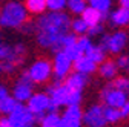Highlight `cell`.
<instances>
[{
	"label": "cell",
	"instance_id": "cell-1",
	"mask_svg": "<svg viewBox=\"0 0 129 127\" xmlns=\"http://www.w3.org/2000/svg\"><path fill=\"white\" fill-rule=\"evenodd\" d=\"M37 41L42 47H51L69 31V17L64 12H46L36 20Z\"/></svg>",
	"mask_w": 129,
	"mask_h": 127
},
{
	"label": "cell",
	"instance_id": "cell-2",
	"mask_svg": "<svg viewBox=\"0 0 129 127\" xmlns=\"http://www.w3.org/2000/svg\"><path fill=\"white\" fill-rule=\"evenodd\" d=\"M28 22V11L23 3L11 0L0 8V26L20 29Z\"/></svg>",
	"mask_w": 129,
	"mask_h": 127
},
{
	"label": "cell",
	"instance_id": "cell-3",
	"mask_svg": "<svg viewBox=\"0 0 129 127\" xmlns=\"http://www.w3.org/2000/svg\"><path fill=\"white\" fill-rule=\"evenodd\" d=\"M8 121L12 127H34V124L37 122L34 113L22 103H17L15 109L8 115Z\"/></svg>",
	"mask_w": 129,
	"mask_h": 127
},
{
	"label": "cell",
	"instance_id": "cell-4",
	"mask_svg": "<svg viewBox=\"0 0 129 127\" xmlns=\"http://www.w3.org/2000/svg\"><path fill=\"white\" fill-rule=\"evenodd\" d=\"M26 72H28L29 78L32 80L34 84H42V83L49 80V77L52 74V66H51V63L48 60L40 58L36 63H32Z\"/></svg>",
	"mask_w": 129,
	"mask_h": 127
},
{
	"label": "cell",
	"instance_id": "cell-5",
	"mask_svg": "<svg viewBox=\"0 0 129 127\" xmlns=\"http://www.w3.org/2000/svg\"><path fill=\"white\" fill-rule=\"evenodd\" d=\"M26 107L34 113L37 122L45 116V113L48 112V107H49V97L43 92L39 93H32V97L26 101Z\"/></svg>",
	"mask_w": 129,
	"mask_h": 127
},
{
	"label": "cell",
	"instance_id": "cell-6",
	"mask_svg": "<svg viewBox=\"0 0 129 127\" xmlns=\"http://www.w3.org/2000/svg\"><path fill=\"white\" fill-rule=\"evenodd\" d=\"M100 100H102L108 107L120 109V107L127 101V93L114 89L111 84H106V87H103L102 92H100Z\"/></svg>",
	"mask_w": 129,
	"mask_h": 127
},
{
	"label": "cell",
	"instance_id": "cell-7",
	"mask_svg": "<svg viewBox=\"0 0 129 127\" xmlns=\"http://www.w3.org/2000/svg\"><path fill=\"white\" fill-rule=\"evenodd\" d=\"M83 124L86 127H106L105 119V106L94 104L83 113Z\"/></svg>",
	"mask_w": 129,
	"mask_h": 127
},
{
	"label": "cell",
	"instance_id": "cell-8",
	"mask_svg": "<svg viewBox=\"0 0 129 127\" xmlns=\"http://www.w3.org/2000/svg\"><path fill=\"white\" fill-rule=\"evenodd\" d=\"M72 68V61L68 58V55L64 52H58L55 54V60H54V68H52V74H54V83H63V80L66 78L69 69Z\"/></svg>",
	"mask_w": 129,
	"mask_h": 127
},
{
	"label": "cell",
	"instance_id": "cell-9",
	"mask_svg": "<svg viewBox=\"0 0 129 127\" xmlns=\"http://www.w3.org/2000/svg\"><path fill=\"white\" fill-rule=\"evenodd\" d=\"M83 112L80 106H68L60 119V127H82Z\"/></svg>",
	"mask_w": 129,
	"mask_h": 127
},
{
	"label": "cell",
	"instance_id": "cell-10",
	"mask_svg": "<svg viewBox=\"0 0 129 127\" xmlns=\"http://www.w3.org/2000/svg\"><path fill=\"white\" fill-rule=\"evenodd\" d=\"M86 83H88V75L80 74V72H75V74L66 77L63 81V84L69 90H82L86 86Z\"/></svg>",
	"mask_w": 129,
	"mask_h": 127
},
{
	"label": "cell",
	"instance_id": "cell-11",
	"mask_svg": "<svg viewBox=\"0 0 129 127\" xmlns=\"http://www.w3.org/2000/svg\"><path fill=\"white\" fill-rule=\"evenodd\" d=\"M32 87L34 86H28V84H23V83H15L14 89H12V98L17 101V103H25L28 101L31 97H32Z\"/></svg>",
	"mask_w": 129,
	"mask_h": 127
},
{
	"label": "cell",
	"instance_id": "cell-12",
	"mask_svg": "<svg viewBox=\"0 0 129 127\" xmlns=\"http://www.w3.org/2000/svg\"><path fill=\"white\" fill-rule=\"evenodd\" d=\"M74 69H75V72H80V74L88 75V74L95 72L97 66H95V63L92 60H89L86 55H82V57H78L74 61Z\"/></svg>",
	"mask_w": 129,
	"mask_h": 127
},
{
	"label": "cell",
	"instance_id": "cell-13",
	"mask_svg": "<svg viewBox=\"0 0 129 127\" xmlns=\"http://www.w3.org/2000/svg\"><path fill=\"white\" fill-rule=\"evenodd\" d=\"M126 40H127V35H126L124 31H118V32H115L114 35H111V38H109V49L108 51H111L112 54H118L124 47Z\"/></svg>",
	"mask_w": 129,
	"mask_h": 127
},
{
	"label": "cell",
	"instance_id": "cell-14",
	"mask_svg": "<svg viewBox=\"0 0 129 127\" xmlns=\"http://www.w3.org/2000/svg\"><path fill=\"white\" fill-rule=\"evenodd\" d=\"M82 15H83L82 20H83L89 28L99 25L100 20H102V14L97 11V9H94V8H85V11L82 12Z\"/></svg>",
	"mask_w": 129,
	"mask_h": 127
},
{
	"label": "cell",
	"instance_id": "cell-15",
	"mask_svg": "<svg viewBox=\"0 0 129 127\" xmlns=\"http://www.w3.org/2000/svg\"><path fill=\"white\" fill-rule=\"evenodd\" d=\"M129 23V9L120 8L111 15V25L112 26H124Z\"/></svg>",
	"mask_w": 129,
	"mask_h": 127
},
{
	"label": "cell",
	"instance_id": "cell-16",
	"mask_svg": "<svg viewBox=\"0 0 129 127\" xmlns=\"http://www.w3.org/2000/svg\"><path fill=\"white\" fill-rule=\"evenodd\" d=\"M28 14H43L46 9V0H25Z\"/></svg>",
	"mask_w": 129,
	"mask_h": 127
},
{
	"label": "cell",
	"instance_id": "cell-17",
	"mask_svg": "<svg viewBox=\"0 0 129 127\" xmlns=\"http://www.w3.org/2000/svg\"><path fill=\"white\" fill-rule=\"evenodd\" d=\"M60 119H61V116L57 112L55 113L48 112L39 122H40V127H60Z\"/></svg>",
	"mask_w": 129,
	"mask_h": 127
},
{
	"label": "cell",
	"instance_id": "cell-18",
	"mask_svg": "<svg viewBox=\"0 0 129 127\" xmlns=\"http://www.w3.org/2000/svg\"><path fill=\"white\" fill-rule=\"evenodd\" d=\"M99 72H100V75L103 78H114L117 75V65H115L114 61L108 60V61H105L103 65L100 66Z\"/></svg>",
	"mask_w": 129,
	"mask_h": 127
},
{
	"label": "cell",
	"instance_id": "cell-19",
	"mask_svg": "<svg viewBox=\"0 0 129 127\" xmlns=\"http://www.w3.org/2000/svg\"><path fill=\"white\" fill-rule=\"evenodd\" d=\"M15 106H17V101L12 98V95H8L6 98H3L2 101H0V113H5L8 116L15 109Z\"/></svg>",
	"mask_w": 129,
	"mask_h": 127
},
{
	"label": "cell",
	"instance_id": "cell-20",
	"mask_svg": "<svg viewBox=\"0 0 129 127\" xmlns=\"http://www.w3.org/2000/svg\"><path fill=\"white\" fill-rule=\"evenodd\" d=\"M105 119L109 124H115L121 119V113H120V109L115 107H108L105 106Z\"/></svg>",
	"mask_w": 129,
	"mask_h": 127
},
{
	"label": "cell",
	"instance_id": "cell-21",
	"mask_svg": "<svg viewBox=\"0 0 129 127\" xmlns=\"http://www.w3.org/2000/svg\"><path fill=\"white\" fill-rule=\"evenodd\" d=\"M86 57H88L89 60H92L95 65H97V63H102V61H103V58H105V52L100 49L99 46H92V44H91V47L86 51Z\"/></svg>",
	"mask_w": 129,
	"mask_h": 127
},
{
	"label": "cell",
	"instance_id": "cell-22",
	"mask_svg": "<svg viewBox=\"0 0 129 127\" xmlns=\"http://www.w3.org/2000/svg\"><path fill=\"white\" fill-rule=\"evenodd\" d=\"M20 65L15 63L14 60H0V75H8L12 74Z\"/></svg>",
	"mask_w": 129,
	"mask_h": 127
},
{
	"label": "cell",
	"instance_id": "cell-23",
	"mask_svg": "<svg viewBox=\"0 0 129 127\" xmlns=\"http://www.w3.org/2000/svg\"><path fill=\"white\" fill-rule=\"evenodd\" d=\"M114 89H117V90H121V92H124V93H129V78H124V77H118V78H115L112 83H109Z\"/></svg>",
	"mask_w": 129,
	"mask_h": 127
},
{
	"label": "cell",
	"instance_id": "cell-24",
	"mask_svg": "<svg viewBox=\"0 0 129 127\" xmlns=\"http://www.w3.org/2000/svg\"><path fill=\"white\" fill-rule=\"evenodd\" d=\"M64 54H66L68 55V58L72 61H75L78 57H82L83 55V52H82V49H80V47H78V44L77 43H74V44H71V46H68V47H64V51H63Z\"/></svg>",
	"mask_w": 129,
	"mask_h": 127
},
{
	"label": "cell",
	"instance_id": "cell-25",
	"mask_svg": "<svg viewBox=\"0 0 129 127\" xmlns=\"http://www.w3.org/2000/svg\"><path fill=\"white\" fill-rule=\"evenodd\" d=\"M82 103V90H69L68 100H66V107L68 106H80Z\"/></svg>",
	"mask_w": 129,
	"mask_h": 127
},
{
	"label": "cell",
	"instance_id": "cell-26",
	"mask_svg": "<svg viewBox=\"0 0 129 127\" xmlns=\"http://www.w3.org/2000/svg\"><path fill=\"white\" fill-rule=\"evenodd\" d=\"M111 6V0H91V8L97 9L100 14L102 12H108Z\"/></svg>",
	"mask_w": 129,
	"mask_h": 127
},
{
	"label": "cell",
	"instance_id": "cell-27",
	"mask_svg": "<svg viewBox=\"0 0 129 127\" xmlns=\"http://www.w3.org/2000/svg\"><path fill=\"white\" fill-rule=\"evenodd\" d=\"M64 5H66V0H46V8H49L54 12L63 9Z\"/></svg>",
	"mask_w": 129,
	"mask_h": 127
},
{
	"label": "cell",
	"instance_id": "cell-28",
	"mask_svg": "<svg viewBox=\"0 0 129 127\" xmlns=\"http://www.w3.org/2000/svg\"><path fill=\"white\" fill-rule=\"evenodd\" d=\"M69 9L75 14L85 11V0H69Z\"/></svg>",
	"mask_w": 129,
	"mask_h": 127
},
{
	"label": "cell",
	"instance_id": "cell-29",
	"mask_svg": "<svg viewBox=\"0 0 129 127\" xmlns=\"http://www.w3.org/2000/svg\"><path fill=\"white\" fill-rule=\"evenodd\" d=\"M71 25H72V31H74L75 34H83L85 31L88 29V25H86V23H85L82 19H78V20H74Z\"/></svg>",
	"mask_w": 129,
	"mask_h": 127
},
{
	"label": "cell",
	"instance_id": "cell-30",
	"mask_svg": "<svg viewBox=\"0 0 129 127\" xmlns=\"http://www.w3.org/2000/svg\"><path fill=\"white\" fill-rule=\"evenodd\" d=\"M25 34H32V32H37V26H36V22H26L22 28H20Z\"/></svg>",
	"mask_w": 129,
	"mask_h": 127
},
{
	"label": "cell",
	"instance_id": "cell-31",
	"mask_svg": "<svg viewBox=\"0 0 129 127\" xmlns=\"http://www.w3.org/2000/svg\"><path fill=\"white\" fill-rule=\"evenodd\" d=\"M77 44H78L80 49H82V52H86L89 47H91V41H89L88 37H80V38L77 40Z\"/></svg>",
	"mask_w": 129,
	"mask_h": 127
},
{
	"label": "cell",
	"instance_id": "cell-32",
	"mask_svg": "<svg viewBox=\"0 0 129 127\" xmlns=\"http://www.w3.org/2000/svg\"><path fill=\"white\" fill-rule=\"evenodd\" d=\"M117 68H120V69H124V71H129V57L127 55H123V57H120L118 60H117Z\"/></svg>",
	"mask_w": 129,
	"mask_h": 127
},
{
	"label": "cell",
	"instance_id": "cell-33",
	"mask_svg": "<svg viewBox=\"0 0 129 127\" xmlns=\"http://www.w3.org/2000/svg\"><path fill=\"white\" fill-rule=\"evenodd\" d=\"M109 38H111V35H103V38H102V41L99 44V47H100L103 52H106L109 49Z\"/></svg>",
	"mask_w": 129,
	"mask_h": 127
},
{
	"label": "cell",
	"instance_id": "cell-34",
	"mask_svg": "<svg viewBox=\"0 0 129 127\" xmlns=\"http://www.w3.org/2000/svg\"><path fill=\"white\" fill-rule=\"evenodd\" d=\"M102 31H103V26H102L100 23L95 25V26H91V28H89V35H91V37H95V35H99Z\"/></svg>",
	"mask_w": 129,
	"mask_h": 127
},
{
	"label": "cell",
	"instance_id": "cell-35",
	"mask_svg": "<svg viewBox=\"0 0 129 127\" xmlns=\"http://www.w3.org/2000/svg\"><path fill=\"white\" fill-rule=\"evenodd\" d=\"M120 113H121V119L129 118V101H126V103L120 107Z\"/></svg>",
	"mask_w": 129,
	"mask_h": 127
},
{
	"label": "cell",
	"instance_id": "cell-36",
	"mask_svg": "<svg viewBox=\"0 0 129 127\" xmlns=\"http://www.w3.org/2000/svg\"><path fill=\"white\" fill-rule=\"evenodd\" d=\"M9 95V92H8V89L3 86V84H0V101H2L3 98H6Z\"/></svg>",
	"mask_w": 129,
	"mask_h": 127
},
{
	"label": "cell",
	"instance_id": "cell-37",
	"mask_svg": "<svg viewBox=\"0 0 129 127\" xmlns=\"http://www.w3.org/2000/svg\"><path fill=\"white\" fill-rule=\"evenodd\" d=\"M0 127H12V125H11V122L8 121V116L0 118Z\"/></svg>",
	"mask_w": 129,
	"mask_h": 127
},
{
	"label": "cell",
	"instance_id": "cell-38",
	"mask_svg": "<svg viewBox=\"0 0 129 127\" xmlns=\"http://www.w3.org/2000/svg\"><path fill=\"white\" fill-rule=\"evenodd\" d=\"M120 5H121V8L129 9V0H120Z\"/></svg>",
	"mask_w": 129,
	"mask_h": 127
},
{
	"label": "cell",
	"instance_id": "cell-39",
	"mask_svg": "<svg viewBox=\"0 0 129 127\" xmlns=\"http://www.w3.org/2000/svg\"><path fill=\"white\" fill-rule=\"evenodd\" d=\"M0 46H2V43H0Z\"/></svg>",
	"mask_w": 129,
	"mask_h": 127
}]
</instances>
